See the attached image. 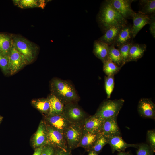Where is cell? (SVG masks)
<instances>
[{"label":"cell","mask_w":155,"mask_h":155,"mask_svg":"<svg viewBox=\"0 0 155 155\" xmlns=\"http://www.w3.org/2000/svg\"><path fill=\"white\" fill-rule=\"evenodd\" d=\"M97 20L104 33L112 27L127 24V20L115 9L110 0H106L102 4L97 15Z\"/></svg>","instance_id":"6da1fadb"},{"label":"cell","mask_w":155,"mask_h":155,"mask_svg":"<svg viewBox=\"0 0 155 155\" xmlns=\"http://www.w3.org/2000/svg\"><path fill=\"white\" fill-rule=\"evenodd\" d=\"M51 94L64 105L77 102L79 96L73 85L70 82L59 78L53 79L50 82Z\"/></svg>","instance_id":"7a4b0ae2"},{"label":"cell","mask_w":155,"mask_h":155,"mask_svg":"<svg viewBox=\"0 0 155 155\" xmlns=\"http://www.w3.org/2000/svg\"><path fill=\"white\" fill-rule=\"evenodd\" d=\"M13 44L18 51L24 56L28 64L35 59L39 50L38 46L18 35H12Z\"/></svg>","instance_id":"3957f363"},{"label":"cell","mask_w":155,"mask_h":155,"mask_svg":"<svg viewBox=\"0 0 155 155\" xmlns=\"http://www.w3.org/2000/svg\"><path fill=\"white\" fill-rule=\"evenodd\" d=\"M124 103L122 99L104 100L94 115L102 120L117 116Z\"/></svg>","instance_id":"277c9868"},{"label":"cell","mask_w":155,"mask_h":155,"mask_svg":"<svg viewBox=\"0 0 155 155\" xmlns=\"http://www.w3.org/2000/svg\"><path fill=\"white\" fill-rule=\"evenodd\" d=\"M63 115L71 124L82 125L88 116L77 104L70 103L64 105Z\"/></svg>","instance_id":"5b68a950"},{"label":"cell","mask_w":155,"mask_h":155,"mask_svg":"<svg viewBox=\"0 0 155 155\" xmlns=\"http://www.w3.org/2000/svg\"><path fill=\"white\" fill-rule=\"evenodd\" d=\"M83 130L82 125L71 124L63 131L69 151L78 147Z\"/></svg>","instance_id":"8992f818"},{"label":"cell","mask_w":155,"mask_h":155,"mask_svg":"<svg viewBox=\"0 0 155 155\" xmlns=\"http://www.w3.org/2000/svg\"><path fill=\"white\" fill-rule=\"evenodd\" d=\"M45 123L47 131L46 144L65 151H69L63 131L57 130Z\"/></svg>","instance_id":"52a82bcc"},{"label":"cell","mask_w":155,"mask_h":155,"mask_svg":"<svg viewBox=\"0 0 155 155\" xmlns=\"http://www.w3.org/2000/svg\"><path fill=\"white\" fill-rule=\"evenodd\" d=\"M9 73L13 75L28 64L24 56L18 51L13 44L8 55Z\"/></svg>","instance_id":"ba28073f"},{"label":"cell","mask_w":155,"mask_h":155,"mask_svg":"<svg viewBox=\"0 0 155 155\" xmlns=\"http://www.w3.org/2000/svg\"><path fill=\"white\" fill-rule=\"evenodd\" d=\"M117 116L108 118L103 120L100 134L106 138L121 136L117 121Z\"/></svg>","instance_id":"9c48e42d"},{"label":"cell","mask_w":155,"mask_h":155,"mask_svg":"<svg viewBox=\"0 0 155 155\" xmlns=\"http://www.w3.org/2000/svg\"><path fill=\"white\" fill-rule=\"evenodd\" d=\"M115 9L124 18L132 19L135 13L132 9L131 4L134 0H110Z\"/></svg>","instance_id":"30bf717a"},{"label":"cell","mask_w":155,"mask_h":155,"mask_svg":"<svg viewBox=\"0 0 155 155\" xmlns=\"http://www.w3.org/2000/svg\"><path fill=\"white\" fill-rule=\"evenodd\" d=\"M44 122L51 126L62 131L71 124L63 114L45 116Z\"/></svg>","instance_id":"8fae6325"},{"label":"cell","mask_w":155,"mask_h":155,"mask_svg":"<svg viewBox=\"0 0 155 155\" xmlns=\"http://www.w3.org/2000/svg\"><path fill=\"white\" fill-rule=\"evenodd\" d=\"M137 110L141 116L155 119V105L150 99H141L138 102Z\"/></svg>","instance_id":"7c38bea8"},{"label":"cell","mask_w":155,"mask_h":155,"mask_svg":"<svg viewBox=\"0 0 155 155\" xmlns=\"http://www.w3.org/2000/svg\"><path fill=\"white\" fill-rule=\"evenodd\" d=\"M47 131L44 121H41L32 140L33 147L36 149L46 144Z\"/></svg>","instance_id":"4fadbf2b"},{"label":"cell","mask_w":155,"mask_h":155,"mask_svg":"<svg viewBox=\"0 0 155 155\" xmlns=\"http://www.w3.org/2000/svg\"><path fill=\"white\" fill-rule=\"evenodd\" d=\"M103 120L94 115L88 116L82 124L83 129L92 133L100 134Z\"/></svg>","instance_id":"5bb4252c"},{"label":"cell","mask_w":155,"mask_h":155,"mask_svg":"<svg viewBox=\"0 0 155 155\" xmlns=\"http://www.w3.org/2000/svg\"><path fill=\"white\" fill-rule=\"evenodd\" d=\"M106 138L107 143L111 146L112 153L116 151L119 152L124 151L126 148L130 147L137 148H138V144H128L123 140L121 136H114Z\"/></svg>","instance_id":"9a60e30c"},{"label":"cell","mask_w":155,"mask_h":155,"mask_svg":"<svg viewBox=\"0 0 155 155\" xmlns=\"http://www.w3.org/2000/svg\"><path fill=\"white\" fill-rule=\"evenodd\" d=\"M132 25L127 24L124 26L118 34L113 44L115 47L120 46L133 41L131 32Z\"/></svg>","instance_id":"2e32d148"},{"label":"cell","mask_w":155,"mask_h":155,"mask_svg":"<svg viewBox=\"0 0 155 155\" xmlns=\"http://www.w3.org/2000/svg\"><path fill=\"white\" fill-rule=\"evenodd\" d=\"M132 19L133 20V24L131 27V32L134 38L143 27L149 24L150 16L138 12H135Z\"/></svg>","instance_id":"e0dca14e"},{"label":"cell","mask_w":155,"mask_h":155,"mask_svg":"<svg viewBox=\"0 0 155 155\" xmlns=\"http://www.w3.org/2000/svg\"><path fill=\"white\" fill-rule=\"evenodd\" d=\"M109 47L106 44L98 40H96L94 42L93 53L103 63L108 59Z\"/></svg>","instance_id":"ac0fdd59"},{"label":"cell","mask_w":155,"mask_h":155,"mask_svg":"<svg viewBox=\"0 0 155 155\" xmlns=\"http://www.w3.org/2000/svg\"><path fill=\"white\" fill-rule=\"evenodd\" d=\"M100 134H94L83 130V133L78 145L87 151L90 150L94 144Z\"/></svg>","instance_id":"d6986e66"},{"label":"cell","mask_w":155,"mask_h":155,"mask_svg":"<svg viewBox=\"0 0 155 155\" xmlns=\"http://www.w3.org/2000/svg\"><path fill=\"white\" fill-rule=\"evenodd\" d=\"M125 25L115 26L109 28L98 40L106 44L109 46L112 45L119 32Z\"/></svg>","instance_id":"ffe728a7"},{"label":"cell","mask_w":155,"mask_h":155,"mask_svg":"<svg viewBox=\"0 0 155 155\" xmlns=\"http://www.w3.org/2000/svg\"><path fill=\"white\" fill-rule=\"evenodd\" d=\"M146 49L145 44H139L133 42L130 47L128 62L137 61L143 56Z\"/></svg>","instance_id":"44dd1931"},{"label":"cell","mask_w":155,"mask_h":155,"mask_svg":"<svg viewBox=\"0 0 155 155\" xmlns=\"http://www.w3.org/2000/svg\"><path fill=\"white\" fill-rule=\"evenodd\" d=\"M13 45L12 35L0 33V53L8 56Z\"/></svg>","instance_id":"7402d4cb"},{"label":"cell","mask_w":155,"mask_h":155,"mask_svg":"<svg viewBox=\"0 0 155 155\" xmlns=\"http://www.w3.org/2000/svg\"><path fill=\"white\" fill-rule=\"evenodd\" d=\"M47 98L50 104V111L49 115L62 114L64 105L61 101L51 94Z\"/></svg>","instance_id":"603a6c76"},{"label":"cell","mask_w":155,"mask_h":155,"mask_svg":"<svg viewBox=\"0 0 155 155\" xmlns=\"http://www.w3.org/2000/svg\"><path fill=\"white\" fill-rule=\"evenodd\" d=\"M14 5L22 9L40 7L43 8L46 3L45 0H14Z\"/></svg>","instance_id":"cb8c5ba5"},{"label":"cell","mask_w":155,"mask_h":155,"mask_svg":"<svg viewBox=\"0 0 155 155\" xmlns=\"http://www.w3.org/2000/svg\"><path fill=\"white\" fill-rule=\"evenodd\" d=\"M139 4L140 9L138 12L149 16L155 14V0H140Z\"/></svg>","instance_id":"d4e9b609"},{"label":"cell","mask_w":155,"mask_h":155,"mask_svg":"<svg viewBox=\"0 0 155 155\" xmlns=\"http://www.w3.org/2000/svg\"><path fill=\"white\" fill-rule=\"evenodd\" d=\"M32 104L45 116L49 115L50 111V104L47 98H42L33 100Z\"/></svg>","instance_id":"484cf974"},{"label":"cell","mask_w":155,"mask_h":155,"mask_svg":"<svg viewBox=\"0 0 155 155\" xmlns=\"http://www.w3.org/2000/svg\"><path fill=\"white\" fill-rule=\"evenodd\" d=\"M108 59L118 66L124 65L119 51L113 44L109 46Z\"/></svg>","instance_id":"4316f807"},{"label":"cell","mask_w":155,"mask_h":155,"mask_svg":"<svg viewBox=\"0 0 155 155\" xmlns=\"http://www.w3.org/2000/svg\"><path fill=\"white\" fill-rule=\"evenodd\" d=\"M103 63V70L107 76H114L118 73L122 67L117 65L109 59Z\"/></svg>","instance_id":"83f0119b"},{"label":"cell","mask_w":155,"mask_h":155,"mask_svg":"<svg viewBox=\"0 0 155 155\" xmlns=\"http://www.w3.org/2000/svg\"><path fill=\"white\" fill-rule=\"evenodd\" d=\"M105 87L107 98H110L115 85L114 75L107 76L104 78Z\"/></svg>","instance_id":"f1b7e54d"},{"label":"cell","mask_w":155,"mask_h":155,"mask_svg":"<svg viewBox=\"0 0 155 155\" xmlns=\"http://www.w3.org/2000/svg\"><path fill=\"white\" fill-rule=\"evenodd\" d=\"M107 144L108 143L106 138L100 134L94 144L90 150L93 151L98 154L101 151L104 146Z\"/></svg>","instance_id":"f546056e"},{"label":"cell","mask_w":155,"mask_h":155,"mask_svg":"<svg viewBox=\"0 0 155 155\" xmlns=\"http://www.w3.org/2000/svg\"><path fill=\"white\" fill-rule=\"evenodd\" d=\"M133 41L128 42L118 48L124 65L128 62L129 50Z\"/></svg>","instance_id":"4dcf8cb0"},{"label":"cell","mask_w":155,"mask_h":155,"mask_svg":"<svg viewBox=\"0 0 155 155\" xmlns=\"http://www.w3.org/2000/svg\"><path fill=\"white\" fill-rule=\"evenodd\" d=\"M136 155H153L154 152L148 144L141 143L138 144Z\"/></svg>","instance_id":"1f68e13d"},{"label":"cell","mask_w":155,"mask_h":155,"mask_svg":"<svg viewBox=\"0 0 155 155\" xmlns=\"http://www.w3.org/2000/svg\"><path fill=\"white\" fill-rule=\"evenodd\" d=\"M8 65V56L4 55L0 53V67L5 74L9 73Z\"/></svg>","instance_id":"d6a6232c"},{"label":"cell","mask_w":155,"mask_h":155,"mask_svg":"<svg viewBox=\"0 0 155 155\" xmlns=\"http://www.w3.org/2000/svg\"><path fill=\"white\" fill-rule=\"evenodd\" d=\"M147 140L148 145L154 152L155 151V131L154 129L148 130L147 133Z\"/></svg>","instance_id":"836d02e7"},{"label":"cell","mask_w":155,"mask_h":155,"mask_svg":"<svg viewBox=\"0 0 155 155\" xmlns=\"http://www.w3.org/2000/svg\"><path fill=\"white\" fill-rule=\"evenodd\" d=\"M57 148L46 144L43 146L41 155H55Z\"/></svg>","instance_id":"e575fe53"},{"label":"cell","mask_w":155,"mask_h":155,"mask_svg":"<svg viewBox=\"0 0 155 155\" xmlns=\"http://www.w3.org/2000/svg\"><path fill=\"white\" fill-rule=\"evenodd\" d=\"M150 16L149 24L150 25L149 30L150 33L153 37L155 38V14L152 15Z\"/></svg>","instance_id":"d590c367"},{"label":"cell","mask_w":155,"mask_h":155,"mask_svg":"<svg viewBox=\"0 0 155 155\" xmlns=\"http://www.w3.org/2000/svg\"><path fill=\"white\" fill-rule=\"evenodd\" d=\"M55 155H71V151H65L61 149L57 148Z\"/></svg>","instance_id":"8d00e7d4"},{"label":"cell","mask_w":155,"mask_h":155,"mask_svg":"<svg viewBox=\"0 0 155 155\" xmlns=\"http://www.w3.org/2000/svg\"><path fill=\"white\" fill-rule=\"evenodd\" d=\"M43 146L36 149L33 155H41Z\"/></svg>","instance_id":"74e56055"},{"label":"cell","mask_w":155,"mask_h":155,"mask_svg":"<svg viewBox=\"0 0 155 155\" xmlns=\"http://www.w3.org/2000/svg\"><path fill=\"white\" fill-rule=\"evenodd\" d=\"M117 155H132L130 153L128 152H119Z\"/></svg>","instance_id":"f35d334b"},{"label":"cell","mask_w":155,"mask_h":155,"mask_svg":"<svg viewBox=\"0 0 155 155\" xmlns=\"http://www.w3.org/2000/svg\"><path fill=\"white\" fill-rule=\"evenodd\" d=\"M87 155H98V154L92 150H90L88 152Z\"/></svg>","instance_id":"ab89813d"},{"label":"cell","mask_w":155,"mask_h":155,"mask_svg":"<svg viewBox=\"0 0 155 155\" xmlns=\"http://www.w3.org/2000/svg\"><path fill=\"white\" fill-rule=\"evenodd\" d=\"M2 119V118H1V117L0 116V120H1Z\"/></svg>","instance_id":"60d3db41"},{"label":"cell","mask_w":155,"mask_h":155,"mask_svg":"<svg viewBox=\"0 0 155 155\" xmlns=\"http://www.w3.org/2000/svg\"><path fill=\"white\" fill-rule=\"evenodd\" d=\"M1 120H0V122H1Z\"/></svg>","instance_id":"b9f144b4"}]
</instances>
